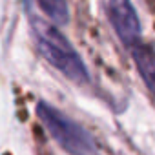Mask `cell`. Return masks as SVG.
<instances>
[{
	"instance_id": "6",
	"label": "cell",
	"mask_w": 155,
	"mask_h": 155,
	"mask_svg": "<svg viewBox=\"0 0 155 155\" xmlns=\"http://www.w3.org/2000/svg\"><path fill=\"white\" fill-rule=\"evenodd\" d=\"M24 4H26V6H29V4H31V0H24Z\"/></svg>"
},
{
	"instance_id": "4",
	"label": "cell",
	"mask_w": 155,
	"mask_h": 155,
	"mask_svg": "<svg viewBox=\"0 0 155 155\" xmlns=\"http://www.w3.org/2000/svg\"><path fill=\"white\" fill-rule=\"evenodd\" d=\"M130 49H131V57L135 60L140 79L155 101V49L148 44H142V42H137Z\"/></svg>"
},
{
	"instance_id": "5",
	"label": "cell",
	"mask_w": 155,
	"mask_h": 155,
	"mask_svg": "<svg viewBox=\"0 0 155 155\" xmlns=\"http://www.w3.org/2000/svg\"><path fill=\"white\" fill-rule=\"evenodd\" d=\"M40 9L57 24H68L69 20V8L68 0H37Z\"/></svg>"
},
{
	"instance_id": "2",
	"label": "cell",
	"mask_w": 155,
	"mask_h": 155,
	"mask_svg": "<svg viewBox=\"0 0 155 155\" xmlns=\"http://www.w3.org/2000/svg\"><path fill=\"white\" fill-rule=\"evenodd\" d=\"M37 117L48 130L51 139L69 155H95L97 148L93 137L60 110L40 101L37 104Z\"/></svg>"
},
{
	"instance_id": "1",
	"label": "cell",
	"mask_w": 155,
	"mask_h": 155,
	"mask_svg": "<svg viewBox=\"0 0 155 155\" xmlns=\"http://www.w3.org/2000/svg\"><path fill=\"white\" fill-rule=\"evenodd\" d=\"M31 35L35 38L38 53L66 79L75 84H88L90 73L82 57L77 53L71 42L49 22L33 17L31 18Z\"/></svg>"
},
{
	"instance_id": "3",
	"label": "cell",
	"mask_w": 155,
	"mask_h": 155,
	"mask_svg": "<svg viewBox=\"0 0 155 155\" xmlns=\"http://www.w3.org/2000/svg\"><path fill=\"white\" fill-rule=\"evenodd\" d=\"M104 9L115 35L126 48L140 42V20L131 0H104Z\"/></svg>"
}]
</instances>
